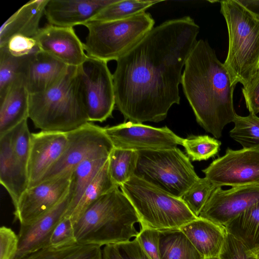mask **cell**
I'll return each instance as SVG.
<instances>
[{
    "label": "cell",
    "instance_id": "f546056e",
    "mask_svg": "<svg viewBox=\"0 0 259 259\" xmlns=\"http://www.w3.org/2000/svg\"><path fill=\"white\" fill-rule=\"evenodd\" d=\"M161 1L116 0L101 10L90 21H108L124 19L144 12Z\"/></svg>",
    "mask_w": 259,
    "mask_h": 259
},
{
    "label": "cell",
    "instance_id": "ba28073f",
    "mask_svg": "<svg viewBox=\"0 0 259 259\" xmlns=\"http://www.w3.org/2000/svg\"><path fill=\"white\" fill-rule=\"evenodd\" d=\"M135 176L178 198L199 178L190 158L177 148L137 151Z\"/></svg>",
    "mask_w": 259,
    "mask_h": 259
},
{
    "label": "cell",
    "instance_id": "ee69618b",
    "mask_svg": "<svg viewBox=\"0 0 259 259\" xmlns=\"http://www.w3.org/2000/svg\"><path fill=\"white\" fill-rule=\"evenodd\" d=\"M205 259H220L219 258L218 256H216V257H209V258H205Z\"/></svg>",
    "mask_w": 259,
    "mask_h": 259
},
{
    "label": "cell",
    "instance_id": "4316f807",
    "mask_svg": "<svg viewBox=\"0 0 259 259\" xmlns=\"http://www.w3.org/2000/svg\"><path fill=\"white\" fill-rule=\"evenodd\" d=\"M119 188L112 181L108 170V160L100 170L81 196L75 208L69 217L74 225L87 208L98 198L110 191Z\"/></svg>",
    "mask_w": 259,
    "mask_h": 259
},
{
    "label": "cell",
    "instance_id": "d4e9b609",
    "mask_svg": "<svg viewBox=\"0 0 259 259\" xmlns=\"http://www.w3.org/2000/svg\"><path fill=\"white\" fill-rule=\"evenodd\" d=\"M108 157L87 159L79 163L73 170L69 191L70 203L63 218H69L85 189L107 162Z\"/></svg>",
    "mask_w": 259,
    "mask_h": 259
},
{
    "label": "cell",
    "instance_id": "7bdbcfd3",
    "mask_svg": "<svg viewBox=\"0 0 259 259\" xmlns=\"http://www.w3.org/2000/svg\"><path fill=\"white\" fill-rule=\"evenodd\" d=\"M249 11L259 17V0H238Z\"/></svg>",
    "mask_w": 259,
    "mask_h": 259
},
{
    "label": "cell",
    "instance_id": "9c48e42d",
    "mask_svg": "<svg viewBox=\"0 0 259 259\" xmlns=\"http://www.w3.org/2000/svg\"><path fill=\"white\" fill-rule=\"evenodd\" d=\"M77 72L89 121H106L115 107L113 74L107 62L88 56Z\"/></svg>",
    "mask_w": 259,
    "mask_h": 259
},
{
    "label": "cell",
    "instance_id": "30bf717a",
    "mask_svg": "<svg viewBox=\"0 0 259 259\" xmlns=\"http://www.w3.org/2000/svg\"><path fill=\"white\" fill-rule=\"evenodd\" d=\"M66 133L68 140L63 153L40 183L72 172L87 159L108 157L114 147L104 128L91 122Z\"/></svg>",
    "mask_w": 259,
    "mask_h": 259
},
{
    "label": "cell",
    "instance_id": "4fadbf2b",
    "mask_svg": "<svg viewBox=\"0 0 259 259\" xmlns=\"http://www.w3.org/2000/svg\"><path fill=\"white\" fill-rule=\"evenodd\" d=\"M117 148L134 150H161L182 145L183 139L167 126L155 127L141 123L124 122L104 127Z\"/></svg>",
    "mask_w": 259,
    "mask_h": 259
},
{
    "label": "cell",
    "instance_id": "7402d4cb",
    "mask_svg": "<svg viewBox=\"0 0 259 259\" xmlns=\"http://www.w3.org/2000/svg\"><path fill=\"white\" fill-rule=\"evenodd\" d=\"M180 229L205 259L218 256L227 233L224 226L200 218Z\"/></svg>",
    "mask_w": 259,
    "mask_h": 259
},
{
    "label": "cell",
    "instance_id": "52a82bcc",
    "mask_svg": "<svg viewBox=\"0 0 259 259\" xmlns=\"http://www.w3.org/2000/svg\"><path fill=\"white\" fill-rule=\"evenodd\" d=\"M151 15L142 12L131 17L108 21H88L84 50L88 56L106 62L117 61L153 28Z\"/></svg>",
    "mask_w": 259,
    "mask_h": 259
},
{
    "label": "cell",
    "instance_id": "5b68a950",
    "mask_svg": "<svg viewBox=\"0 0 259 259\" xmlns=\"http://www.w3.org/2000/svg\"><path fill=\"white\" fill-rule=\"evenodd\" d=\"M220 3L229 37L224 64L233 82L244 87L259 71V17L238 0Z\"/></svg>",
    "mask_w": 259,
    "mask_h": 259
},
{
    "label": "cell",
    "instance_id": "b9f144b4",
    "mask_svg": "<svg viewBox=\"0 0 259 259\" xmlns=\"http://www.w3.org/2000/svg\"><path fill=\"white\" fill-rule=\"evenodd\" d=\"M103 259H123L115 244H108L102 248Z\"/></svg>",
    "mask_w": 259,
    "mask_h": 259
},
{
    "label": "cell",
    "instance_id": "5bb4252c",
    "mask_svg": "<svg viewBox=\"0 0 259 259\" xmlns=\"http://www.w3.org/2000/svg\"><path fill=\"white\" fill-rule=\"evenodd\" d=\"M259 201V186L246 185L223 190L215 188L198 218L224 226Z\"/></svg>",
    "mask_w": 259,
    "mask_h": 259
},
{
    "label": "cell",
    "instance_id": "ffe728a7",
    "mask_svg": "<svg viewBox=\"0 0 259 259\" xmlns=\"http://www.w3.org/2000/svg\"><path fill=\"white\" fill-rule=\"evenodd\" d=\"M0 182L14 206L28 188L27 169L14 153L9 132L0 136Z\"/></svg>",
    "mask_w": 259,
    "mask_h": 259
},
{
    "label": "cell",
    "instance_id": "d590c367",
    "mask_svg": "<svg viewBox=\"0 0 259 259\" xmlns=\"http://www.w3.org/2000/svg\"><path fill=\"white\" fill-rule=\"evenodd\" d=\"M77 243L75 237L74 225L70 219L63 218L51 235L50 246L59 248Z\"/></svg>",
    "mask_w": 259,
    "mask_h": 259
},
{
    "label": "cell",
    "instance_id": "e575fe53",
    "mask_svg": "<svg viewBox=\"0 0 259 259\" xmlns=\"http://www.w3.org/2000/svg\"><path fill=\"white\" fill-rule=\"evenodd\" d=\"M218 257L220 259H257L254 253L227 232Z\"/></svg>",
    "mask_w": 259,
    "mask_h": 259
},
{
    "label": "cell",
    "instance_id": "8fae6325",
    "mask_svg": "<svg viewBox=\"0 0 259 259\" xmlns=\"http://www.w3.org/2000/svg\"><path fill=\"white\" fill-rule=\"evenodd\" d=\"M202 171L217 187L259 186V149L228 148Z\"/></svg>",
    "mask_w": 259,
    "mask_h": 259
},
{
    "label": "cell",
    "instance_id": "3957f363",
    "mask_svg": "<svg viewBox=\"0 0 259 259\" xmlns=\"http://www.w3.org/2000/svg\"><path fill=\"white\" fill-rule=\"evenodd\" d=\"M142 227L133 205L118 188L94 202L74 225L78 244L104 246L136 238ZM143 228V227H142Z\"/></svg>",
    "mask_w": 259,
    "mask_h": 259
},
{
    "label": "cell",
    "instance_id": "f1b7e54d",
    "mask_svg": "<svg viewBox=\"0 0 259 259\" xmlns=\"http://www.w3.org/2000/svg\"><path fill=\"white\" fill-rule=\"evenodd\" d=\"M138 158L137 151L113 147L108 157V170L112 181L118 187L134 176Z\"/></svg>",
    "mask_w": 259,
    "mask_h": 259
},
{
    "label": "cell",
    "instance_id": "44dd1931",
    "mask_svg": "<svg viewBox=\"0 0 259 259\" xmlns=\"http://www.w3.org/2000/svg\"><path fill=\"white\" fill-rule=\"evenodd\" d=\"M48 1H30L10 16L0 28V48L7 47L10 38L16 35L34 38L40 29L39 23Z\"/></svg>",
    "mask_w": 259,
    "mask_h": 259
},
{
    "label": "cell",
    "instance_id": "4dcf8cb0",
    "mask_svg": "<svg viewBox=\"0 0 259 259\" xmlns=\"http://www.w3.org/2000/svg\"><path fill=\"white\" fill-rule=\"evenodd\" d=\"M30 55L15 57L9 53L6 47L0 48V98L17 79L23 76Z\"/></svg>",
    "mask_w": 259,
    "mask_h": 259
},
{
    "label": "cell",
    "instance_id": "7a4b0ae2",
    "mask_svg": "<svg viewBox=\"0 0 259 259\" xmlns=\"http://www.w3.org/2000/svg\"><path fill=\"white\" fill-rule=\"evenodd\" d=\"M181 84L198 123L216 139L237 114L233 93L236 85L206 40H197L185 64Z\"/></svg>",
    "mask_w": 259,
    "mask_h": 259
},
{
    "label": "cell",
    "instance_id": "d6a6232c",
    "mask_svg": "<svg viewBox=\"0 0 259 259\" xmlns=\"http://www.w3.org/2000/svg\"><path fill=\"white\" fill-rule=\"evenodd\" d=\"M221 142L208 135H192L183 139L182 146L192 161L206 160L216 155Z\"/></svg>",
    "mask_w": 259,
    "mask_h": 259
},
{
    "label": "cell",
    "instance_id": "1f68e13d",
    "mask_svg": "<svg viewBox=\"0 0 259 259\" xmlns=\"http://www.w3.org/2000/svg\"><path fill=\"white\" fill-rule=\"evenodd\" d=\"M230 136L243 149H259V117L252 112L242 116L236 114Z\"/></svg>",
    "mask_w": 259,
    "mask_h": 259
},
{
    "label": "cell",
    "instance_id": "cb8c5ba5",
    "mask_svg": "<svg viewBox=\"0 0 259 259\" xmlns=\"http://www.w3.org/2000/svg\"><path fill=\"white\" fill-rule=\"evenodd\" d=\"M224 227L227 233L256 253L259 251V201L242 212Z\"/></svg>",
    "mask_w": 259,
    "mask_h": 259
},
{
    "label": "cell",
    "instance_id": "603a6c76",
    "mask_svg": "<svg viewBox=\"0 0 259 259\" xmlns=\"http://www.w3.org/2000/svg\"><path fill=\"white\" fill-rule=\"evenodd\" d=\"M29 97L22 76L0 98V136L29 118Z\"/></svg>",
    "mask_w": 259,
    "mask_h": 259
},
{
    "label": "cell",
    "instance_id": "8d00e7d4",
    "mask_svg": "<svg viewBox=\"0 0 259 259\" xmlns=\"http://www.w3.org/2000/svg\"><path fill=\"white\" fill-rule=\"evenodd\" d=\"M6 47L12 56L17 57L28 56L40 50L34 38L22 35L12 37Z\"/></svg>",
    "mask_w": 259,
    "mask_h": 259
},
{
    "label": "cell",
    "instance_id": "d6986e66",
    "mask_svg": "<svg viewBox=\"0 0 259 259\" xmlns=\"http://www.w3.org/2000/svg\"><path fill=\"white\" fill-rule=\"evenodd\" d=\"M69 66L40 50L30 55L23 78L30 95L44 92L67 74Z\"/></svg>",
    "mask_w": 259,
    "mask_h": 259
},
{
    "label": "cell",
    "instance_id": "f6af8a7d",
    "mask_svg": "<svg viewBox=\"0 0 259 259\" xmlns=\"http://www.w3.org/2000/svg\"><path fill=\"white\" fill-rule=\"evenodd\" d=\"M257 259H259V251L255 253Z\"/></svg>",
    "mask_w": 259,
    "mask_h": 259
},
{
    "label": "cell",
    "instance_id": "8992f818",
    "mask_svg": "<svg viewBox=\"0 0 259 259\" xmlns=\"http://www.w3.org/2000/svg\"><path fill=\"white\" fill-rule=\"evenodd\" d=\"M120 188L135 208L143 228L159 231L177 229L198 218L181 198L135 175Z\"/></svg>",
    "mask_w": 259,
    "mask_h": 259
},
{
    "label": "cell",
    "instance_id": "6da1fadb",
    "mask_svg": "<svg viewBox=\"0 0 259 259\" xmlns=\"http://www.w3.org/2000/svg\"><path fill=\"white\" fill-rule=\"evenodd\" d=\"M199 30L189 16L166 21L116 61L115 107L125 122H158L180 104L182 71Z\"/></svg>",
    "mask_w": 259,
    "mask_h": 259
},
{
    "label": "cell",
    "instance_id": "f35d334b",
    "mask_svg": "<svg viewBox=\"0 0 259 259\" xmlns=\"http://www.w3.org/2000/svg\"><path fill=\"white\" fill-rule=\"evenodd\" d=\"M18 236L10 228H0V259H14L18 249Z\"/></svg>",
    "mask_w": 259,
    "mask_h": 259
},
{
    "label": "cell",
    "instance_id": "ab89813d",
    "mask_svg": "<svg viewBox=\"0 0 259 259\" xmlns=\"http://www.w3.org/2000/svg\"><path fill=\"white\" fill-rule=\"evenodd\" d=\"M242 92L249 112L255 114L259 113V71L242 88Z\"/></svg>",
    "mask_w": 259,
    "mask_h": 259
},
{
    "label": "cell",
    "instance_id": "277c9868",
    "mask_svg": "<svg viewBox=\"0 0 259 259\" xmlns=\"http://www.w3.org/2000/svg\"><path fill=\"white\" fill-rule=\"evenodd\" d=\"M29 118L42 131L68 133L89 122L78 75L77 67L55 85L30 95Z\"/></svg>",
    "mask_w": 259,
    "mask_h": 259
},
{
    "label": "cell",
    "instance_id": "484cf974",
    "mask_svg": "<svg viewBox=\"0 0 259 259\" xmlns=\"http://www.w3.org/2000/svg\"><path fill=\"white\" fill-rule=\"evenodd\" d=\"M159 232L161 259H205L180 229Z\"/></svg>",
    "mask_w": 259,
    "mask_h": 259
},
{
    "label": "cell",
    "instance_id": "60d3db41",
    "mask_svg": "<svg viewBox=\"0 0 259 259\" xmlns=\"http://www.w3.org/2000/svg\"><path fill=\"white\" fill-rule=\"evenodd\" d=\"M115 245L123 259H151L136 238Z\"/></svg>",
    "mask_w": 259,
    "mask_h": 259
},
{
    "label": "cell",
    "instance_id": "74e56055",
    "mask_svg": "<svg viewBox=\"0 0 259 259\" xmlns=\"http://www.w3.org/2000/svg\"><path fill=\"white\" fill-rule=\"evenodd\" d=\"M159 230L144 227L136 239L151 259H161L159 250Z\"/></svg>",
    "mask_w": 259,
    "mask_h": 259
},
{
    "label": "cell",
    "instance_id": "83f0119b",
    "mask_svg": "<svg viewBox=\"0 0 259 259\" xmlns=\"http://www.w3.org/2000/svg\"><path fill=\"white\" fill-rule=\"evenodd\" d=\"M23 259H103L102 247L76 243L54 248L45 247Z\"/></svg>",
    "mask_w": 259,
    "mask_h": 259
},
{
    "label": "cell",
    "instance_id": "ac0fdd59",
    "mask_svg": "<svg viewBox=\"0 0 259 259\" xmlns=\"http://www.w3.org/2000/svg\"><path fill=\"white\" fill-rule=\"evenodd\" d=\"M116 0H49L45 15L49 24L73 27L89 21Z\"/></svg>",
    "mask_w": 259,
    "mask_h": 259
},
{
    "label": "cell",
    "instance_id": "e0dca14e",
    "mask_svg": "<svg viewBox=\"0 0 259 259\" xmlns=\"http://www.w3.org/2000/svg\"><path fill=\"white\" fill-rule=\"evenodd\" d=\"M69 203L68 194L57 205L32 223L20 226L18 235V249L14 259H23L32 253L50 246L51 235L62 219Z\"/></svg>",
    "mask_w": 259,
    "mask_h": 259
},
{
    "label": "cell",
    "instance_id": "9a60e30c",
    "mask_svg": "<svg viewBox=\"0 0 259 259\" xmlns=\"http://www.w3.org/2000/svg\"><path fill=\"white\" fill-rule=\"evenodd\" d=\"M67 140V133H65L40 131L31 133L27 168L28 188L39 184L59 160Z\"/></svg>",
    "mask_w": 259,
    "mask_h": 259
},
{
    "label": "cell",
    "instance_id": "2e32d148",
    "mask_svg": "<svg viewBox=\"0 0 259 259\" xmlns=\"http://www.w3.org/2000/svg\"><path fill=\"white\" fill-rule=\"evenodd\" d=\"M39 49L68 66L78 67L87 59L83 43L73 27L48 24L34 37Z\"/></svg>",
    "mask_w": 259,
    "mask_h": 259
},
{
    "label": "cell",
    "instance_id": "7c38bea8",
    "mask_svg": "<svg viewBox=\"0 0 259 259\" xmlns=\"http://www.w3.org/2000/svg\"><path fill=\"white\" fill-rule=\"evenodd\" d=\"M72 172L43 181L27 188L14 206V219L28 225L61 202L68 194Z\"/></svg>",
    "mask_w": 259,
    "mask_h": 259
},
{
    "label": "cell",
    "instance_id": "836d02e7",
    "mask_svg": "<svg viewBox=\"0 0 259 259\" xmlns=\"http://www.w3.org/2000/svg\"><path fill=\"white\" fill-rule=\"evenodd\" d=\"M216 188L206 178H199L184 194L182 199L190 210L198 217Z\"/></svg>",
    "mask_w": 259,
    "mask_h": 259
}]
</instances>
